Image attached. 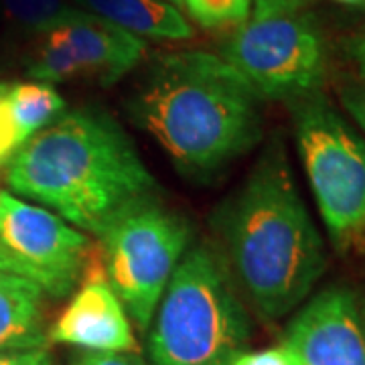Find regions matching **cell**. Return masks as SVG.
<instances>
[{"label": "cell", "instance_id": "cell-1", "mask_svg": "<svg viewBox=\"0 0 365 365\" xmlns=\"http://www.w3.org/2000/svg\"><path fill=\"white\" fill-rule=\"evenodd\" d=\"M6 182L93 237L157 197V181L130 136L91 106L67 110L31 136L6 163Z\"/></svg>", "mask_w": 365, "mask_h": 365}, {"label": "cell", "instance_id": "cell-2", "mask_svg": "<svg viewBox=\"0 0 365 365\" xmlns=\"http://www.w3.org/2000/svg\"><path fill=\"white\" fill-rule=\"evenodd\" d=\"M225 266L262 319L276 321L311 294L327 268L321 234L299 193L280 138L217 213Z\"/></svg>", "mask_w": 365, "mask_h": 365}, {"label": "cell", "instance_id": "cell-3", "mask_svg": "<svg viewBox=\"0 0 365 365\" xmlns=\"http://www.w3.org/2000/svg\"><path fill=\"white\" fill-rule=\"evenodd\" d=\"M130 118L187 177L207 179L260 143L258 98L220 55H163L128 102Z\"/></svg>", "mask_w": 365, "mask_h": 365}, {"label": "cell", "instance_id": "cell-4", "mask_svg": "<svg viewBox=\"0 0 365 365\" xmlns=\"http://www.w3.org/2000/svg\"><path fill=\"white\" fill-rule=\"evenodd\" d=\"M252 325L222 254L195 244L170 276L150 323L153 365H232Z\"/></svg>", "mask_w": 365, "mask_h": 365}, {"label": "cell", "instance_id": "cell-5", "mask_svg": "<svg viewBox=\"0 0 365 365\" xmlns=\"http://www.w3.org/2000/svg\"><path fill=\"white\" fill-rule=\"evenodd\" d=\"M220 57L258 100L292 104L321 93L325 86V39L304 4L254 2Z\"/></svg>", "mask_w": 365, "mask_h": 365}, {"label": "cell", "instance_id": "cell-6", "mask_svg": "<svg viewBox=\"0 0 365 365\" xmlns=\"http://www.w3.org/2000/svg\"><path fill=\"white\" fill-rule=\"evenodd\" d=\"M290 106L302 167L333 246L341 252L365 242V136L323 93Z\"/></svg>", "mask_w": 365, "mask_h": 365}, {"label": "cell", "instance_id": "cell-7", "mask_svg": "<svg viewBox=\"0 0 365 365\" xmlns=\"http://www.w3.org/2000/svg\"><path fill=\"white\" fill-rule=\"evenodd\" d=\"M191 235L187 220L155 197L126 211L98 237L106 278L138 329L153 323Z\"/></svg>", "mask_w": 365, "mask_h": 365}, {"label": "cell", "instance_id": "cell-8", "mask_svg": "<svg viewBox=\"0 0 365 365\" xmlns=\"http://www.w3.org/2000/svg\"><path fill=\"white\" fill-rule=\"evenodd\" d=\"M0 246L25 266L43 292L63 299L78 287L90 240L49 209L0 191Z\"/></svg>", "mask_w": 365, "mask_h": 365}, {"label": "cell", "instance_id": "cell-9", "mask_svg": "<svg viewBox=\"0 0 365 365\" xmlns=\"http://www.w3.org/2000/svg\"><path fill=\"white\" fill-rule=\"evenodd\" d=\"M284 345L302 365H365L359 297L347 287L321 290L290 321Z\"/></svg>", "mask_w": 365, "mask_h": 365}, {"label": "cell", "instance_id": "cell-10", "mask_svg": "<svg viewBox=\"0 0 365 365\" xmlns=\"http://www.w3.org/2000/svg\"><path fill=\"white\" fill-rule=\"evenodd\" d=\"M49 341L79 351H136L130 317L106 278L104 266L90 270L49 331Z\"/></svg>", "mask_w": 365, "mask_h": 365}, {"label": "cell", "instance_id": "cell-11", "mask_svg": "<svg viewBox=\"0 0 365 365\" xmlns=\"http://www.w3.org/2000/svg\"><path fill=\"white\" fill-rule=\"evenodd\" d=\"M76 53L81 76L112 86L143 61L146 43L96 14L81 13L61 25Z\"/></svg>", "mask_w": 365, "mask_h": 365}, {"label": "cell", "instance_id": "cell-12", "mask_svg": "<svg viewBox=\"0 0 365 365\" xmlns=\"http://www.w3.org/2000/svg\"><path fill=\"white\" fill-rule=\"evenodd\" d=\"M78 9L96 14L136 37L185 41L193 26L169 0H71Z\"/></svg>", "mask_w": 365, "mask_h": 365}, {"label": "cell", "instance_id": "cell-13", "mask_svg": "<svg viewBox=\"0 0 365 365\" xmlns=\"http://www.w3.org/2000/svg\"><path fill=\"white\" fill-rule=\"evenodd\" d=\"M43 294L33 280L0 272V353L45 347Z\"/></svg>", "mask_w": 365, "mask_h": 365}, {"label": "cell", "instance_id": "cell-14", "mask_svg": "<svg viewBox=\"0 0 365 365\" xmlns=\"http://www.w3.org/2000/svg\"><path fill=\"white\" fill-rule=\"evenodd\" d=\"M6 106L16 138L23 146L31 136H35L59 114H63L66 100L49 83L29 81L11 86Z\"/></svg>", "mask_w": 365, "mask_h": 365}, {"label": "cell", "instance_id": "cell-15", "mask_svg": "<svg viewBox=\"0 0 365 365\" xmlns=\"http://www.w3.org/2000/svg\"><path fill=\"white\" fill-rule=\"evenodd\" d=\"M26 71L35 81L49 83V86L71 81L73 78L81 76L76 53L71 49L61 26L41 35L39 47L33 53Z\"/></svg>", "mask_w": 365, "mask_h": 365}, {"label": "cell", "instance_id": "cell-16", "mask_svg": "<svg viewBox=\"0 0 365 365\" xmlns=\"http://www.w3.org/2000/svg\"><path fill=\"white\" fill-rule=\"evenodd\" d=\"M0 6L14 26L39 35L66 25L81 13L71 0H0Z\"/></svg>", "mask_w": 365, "mask_h": 365}, {"label": "cell", "instance_id": "cell-17", "mask_svg": "<svg viewBox=\"0 0 365 365\" xmlns=\"http://www.w3.org/2000/svg\"><path fill=\"white\" fill-rule=\"evenodd\" d=\"M254 0H181L187 14L205 29L242 25L252 13Z\"/></svg>", "mask_w": 365, "mask_h": 365}, {"label": "cell", "instance_id": "cell-18", "mask_svg": "<svg viewBox=\"0 0 365 365\" xmlns=\"http://www.w3.org/2000/svg\"><path fill=\"white\" fill-rule=\"evenodd\" d=\"M232 365H302L297 353L288 345H276L260 351H244L240 353Z\"/></svg>", "mask_w": 365, "mask_h": 365}, {"label": "cell", "instance_id": "cell-19", "mask_svg": "<svg viewBox=\"0 0 365 365\" xmlns=\"http://www.w3.org/2000/svg\"><path fill=\"white\" fill-rule=\"evenodd\" d=\"M11 86L13 83L0 81V165L9 163L14 153L21 148V143L16 138V132L13 128L11 116H9V106H6Z\"/></svg>", "mask_w": 365, "mask_h": 365}, {"label": "cell", "instance_id": "cell-20", "mask_svg": "<svg viewBox=\"0 0 365 365\" xmlns=\"http://www.w3.org/2000/svg\"><path fill=\"white\" fill-rule=\"evenodd\" d=\"M69 365H150L134 351H78Z\"/></svg>", "mask_w": 365, "mask_h": 365}, {"label": "cell", "instance_id": "cell-21", "mask_svg": "<svg viewBox=\"0 0 365 365\" xmlns=\"http://www.w3.org/2000/svg\"><path fill=\"white\" fill-rule=\"evenodd\" d=\"M341 106L355 126L365 134V83L364 86H347L339 93Z\"/></svg>", "mask_w": 365, "mask_h": 365}, {"label": "cell", "instance_id": "cell-22", "mask_svg": "<svg viewBox=\"0 0 365 365\" xmlns=\"http://www.w3.org/2000/svg\"><path fill=\"white\" fill-rule=\"evenodd\" d=\"M0 365H55L47 347L0 353Z\"/></svg>", "mask_w": 365, "mask_h": 365}, {"label": "cell", "instance_id": "cell-23", "mask_svg": "<svg viewBox=\"0 0 365 365\" xmlns=\"http://www.w3.org/2000/svg\"><path fill=\"white\" fill-rule=\"evenodd\" d=\"M345 53H347L351 66L355 67L357 76L365 83V31L353 35L351 39L345 43Z\"/></svg>", "mask_w": 365, "mask_h": 365}, {"label": "cell", "instance_id": "cell-24", "mask_svg": "<svg viewBox=\"0 0 365 365\" xmlns=\"http://www.w3.org/2000/svg\"><path fill=\"white\" fill-rule=\"evenodd\" d=\"M0 272L4 274H14V276H23V278H29V280H33L31 278V274L26 270L25 266L21 264V262L13 258L6 250L0 246Z\"/></svg>", "mask_w": 365, "mask_h": 365}, {"label": "cell", "instance_id": "cell-25", "mask_svg": "<svg viewBox=\"0 0 365 365\" xmlns=\"http://www.w3.org/2000/svg\"><path fill=\"white\" fill-rule=\"evenodd\" d=\"M260 4H304V0H254Z\"/></svg>", "mask_w": 365, "mask_h": 365}, {"label": "cell", "instance_id": "cell-26", "mask_svg": "<svg viewBox=\"0 0 365 365\" xmlns=\"http://www.w3.org/2000/svg\"><path fill=\"white\" fill-rule=\"evenodd\" d=\"M333 2H341V4H365V0H333Z\"/></svg>", "mask_w": 365, "mask_h": 365}, {"label": "cell", "instance_id": "cell-27", "mask_svg": "<svg viewBox=\"0 0 365 365\" xmlns=\"http://www.w3.org/2000/svg\"><path fill=\"white\" fill-rule=\"evenodd\" d=\"M359 307H361V319H364V329H365V294L359 299Z\"/></svg>", "mask_w": 365, "mask_h": 365}, {"label": "cell", "instance_id": "cell-28", "mask_svg": "<svg viewBox=\"0 0 365 365\" xmlns=\"http://www.w3.org/2000/svg\"><path fill=\"white\" fill-rule=\"evenodd\" d=\"M169 2H173L175 6H177V4H181V0H169Z\"/></svg>", "mask_w": 365, "mask_h": 365}]
</instances>
